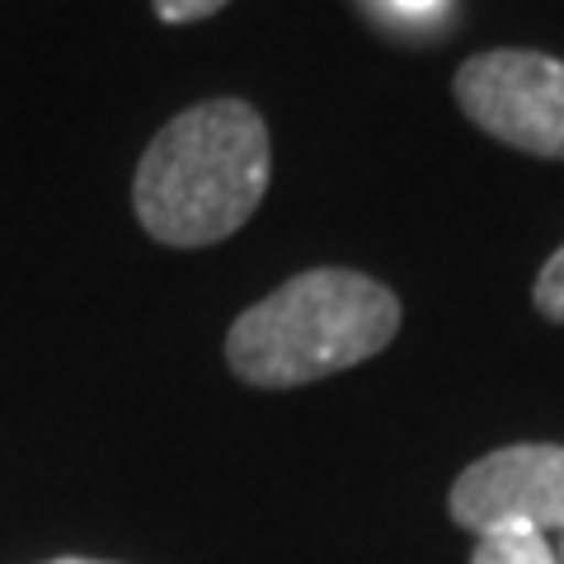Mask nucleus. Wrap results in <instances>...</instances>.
Masks as SVG:
<instances>
[{
	"label": "nucleus",
	"instance_id": "nucleus-10",
	"mask_svg": "<svg viewBox=\"0 0 564 564\" xmlns=\"http://www.w3.org/2000/svg\"><path fill=\"white\" fill-rule=\"evenodd\" d=\"M555 555H560V564H564V545H560V551H555Z\"/></svg>",
	"mask_w": 564,
	"mask_h": 564
},
{
	"label": "nucleus",
	"instance_id": "nucleus-1",
	"mask_svg": "<svg viewBox=\"0 0 564 564\" xmlns=\"http://www.w3.org/2000/svg\"><path fill=\"white\" fill-rule=\"evenodd\" d=\"M273 180L269 128L245 99H203L174 113L137 161L132 207L141 231L174 250L236 236Z\"/></svg>",
	"mask_w": 564,
	"mask_h": 564
},
{
	"label": "nucleus",
	"instance_id": "nucleus-3",
	"mask_svg": "<svg viewBox=\"0 0 564 564\" xmlns=\"http://www.w3.org/2000/svg\"><path fill=\"white\" fill-rule=\"evenodd\" d=\"M462 113L494 141L541 161H564V62L532 47H494L452 80Z\"/></svg>",
	"mask_w": 564,
	"mask_h": 564
},
{
	"label": "nucleus",
	"instance_id": "nucleus-7",
	"mask_svg": "<svg viewBox=\"0 0 564 564\" xmlns=\"http://www.w3.org/2000/svg\"><path fill=\"white\" fill-rule=\"evenodd\" d=\"M155 6V20L165 24H198V20H212L217 10H226L231 0H151Z\"/></svg>",
	"mask_w": 564,
	"mask_h": 564
},
{
	"label": "nucleus",
	"instance_id": "nucleus-9",
	"mask_svg": "<svg viewBox=\"0 0 564 564\" xmlns=\"http://www.w3.org/2000/svg\"><path fill=\"white\" fill-rule=\"evenodd\" d=\"M47 564H109V560H80V555H66V560H47Z\"/></svg>",
	"mask_w": 564,
	"mask_h": 564
},
{
	"label": "nucleus",
	"instance_id": "nucleus-2",
	"mask_svg": "<svg viewBox=\"0 0 564 564\" xmlns=\"http://www.w3.org/2000/svg\"><path fill=\"white\" fill-rule=\"evenodd\" d=\"M400 334V296L352 269L288 278L226 334V362L245 386L292 391L348 372Z\"/></svg>",
	"mask_w": 564,
	"mask_h": 564
},
{
	"label": "nucleus",
	"instance_id": "nucleus-8",
	"mask_svg": "<svg viewBox=\"0 0 564 564\" xmlns=\"http://www.w3.org/2000/svg\"><path fill=\"white\" fill-rule=\"evenodd\" d=\"M395 14H410V20H429V14H437L447 6V0H386Z\"/></svg>",
	"mask_w": 564,
	"mask_h": 564
},
{
	"label": "nucleus",
	"instance_id": "nucleus-6",
	"mask_svg": "<svg viewBox=\"0 0 564 564\" xmlns=\"http://www.w3.org/2000/svg\"><path fill=\"white\" fill-rule=\"evenodd\" d=\"M532 302L536 311L545 315V321H555L564 325V245L545 259V269L536 273V288H532Z\"/></svg>",
	"mask_w": 564,
	"mask_h": 564
},
{
	"label": "nucleus",
	"instance_id": "nucleus-5",
	"mask_svg": "<svg viewBox=\"0 0 564 564\" xmlns=\"http://www.w3.org/2000/svg\"><path fill=\"white\" fill-rule=\"evenodd\" d=\"M470 564H560L541 532H489L475 545Z\"/></svg>",
	"mask_w": 564,
	"mask_h": 564
},
{
	"label": "nucleus",
	"instance_id": "nucleus-4",
	"mask_svg": "<svg viewBox=\"0 0 564 564\" xmlns=\"http://www.w3.org/2000/svg\"><path fill=\"white\" fill-rule=\"evenodd\" d=\"M452 522L489 532H564V447L518 443L470 462L447 494Z\"/></svg>",
	"mask_w": 564,
	"mask_h": 564
}]
</instances>
